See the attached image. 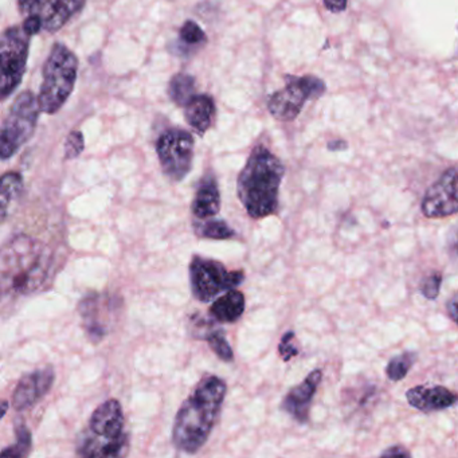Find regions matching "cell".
Listing matches in <instances>:
<instances>
[{
  "mask_svg": "<svg viewBox=\"0 0 458 458\" xmlns=\"http://www.w3.org/2000/svg\"><path fill=\"white\" fill-rule=\"evenodd\" d=\"M221 211V191L218 182L213 175L200 181L192 200L191 213L199 221L214 218Z\"/></svg>",
  "mask_w": 458,
  "mask_h": 458,
  "instance_id": "obj_16",
  "label": "cell"
},
{
  "mask_svg": "<svg viewBox=\"0 0 458 458\" xmlns=\"http://www.w3.org/2000/svg\"><path fill=\"white\" fill-rule=\"evenodd\" d=\"M179 37H181V41L187 45V47L202 45L206 42L205 31L200 29L198 23L192 22V21H187V22L183 23L181 31H179Z\"/></svg>",
  "mask_w": 458,
  "mask_h": 458,
  "instance_id": "obj_27",
  "label": "cell"
},
{
  "mask_svg": "<svg viewBox=\"0 0 458 458\" xmlns=\"http://www.w3.org/2000/svg\"><path fill=\"white\" fill-rule=\"evenodd\" d=\"M42 76L39 108L47 114H57L76 87L79 58L66 45L55 44L45 63Z\"/></svg>",
  "mask_w": 458,
  "mask_h": 458,
  "instance_id": "obj_5",
  "label": "cell"
},
{
  "mask_svg": "<svg viewBox=\"0 0 458 458\" xmlns=\"http://www.w3.org/2000/svg\"><path fill=\"white\" fill-rule=\"evenodd\" d=\"M420 211L428 219H442L458 213V167L445 171L423 195Z\"/></svg>",
  "mask_w": 458,
  "mask_h": 458,
  "instance_id": "obj_11",
  "label": "cell"
},
{
  "mask_svg": "<svg viewBox=\"0 0 458 458\" xmlns=\"http://www.w3.org/2000/svg\"><path fill=\"white\" fill-rule=\"evenodd\" d=\"M446 312L449 318L458 326V292L452 294L446 302Z\"/></svg>",
  "mask_w": 458,
  "mask_h": 458,
  "instance_id": "obj_32",
  "label": "cell"
},
{
  "mask_svg": "<svg viewBox=\"0 0 458 458\" xmlns=\"http://www.w3.org/2000/svg\"><path fill=\"white\" fill-rule=\"evenodd\" d=\"M323 2L326 9L334 13V14L345 12L348 6V0H323Z\"/></svg>",
  "mask_w": 458,
  "mask_h": 458,
  "instance_id": "obj_33",
  "label": "cell"
},
{
  "mask_svg": "<svg viewBox=\"0 0 458 458\" xmlns=\"http://www.w3.org/2000/svg\"><path fill=\"white\" fill-rule=\"evenodd\" d=\"M194 138L181 128L165 131L157 141V154L163 173L174 182L187 178L194 160Z\"/></svg>",
  "mask_w": 458,
  "mask_h": 458,
  "instance_id": "obj_10",
  "label": "cell"
},
{
  "mask_svg": "<svg viewBox=\"0 0 458 458\" xmlns=\"http://www.w3.org/2000/svg\"><path fill=\"white\" fill-rule=\"evenodd\" d=\"M206 342H208V347L211 348L214 353L218 356L221 360L230 361L234 360V353H233L232 345L227 342L226 335L222 329H216V331L210 332L206 336Z\"/></svg>",
  "mask_w": 458,
  "mask_h": 458,
  "instance_id": "obj_25",
  "label": "cell"
},
{
  "mask_svg": "<svg viewBox=\"0 0 458 458\" xmlns=\"http://www.w3.org/2000/svg\"><path fill=\"white\" fill-rule=\"evenodd\" d=\"M30 38L23 26H13L2 34L0 42V98L6 101L22 82L28 66Z\"/></svg>",
  "mask_w": 458,
  "mask_h": 458,
  "instance_id": "obj_9",
  "label": "cell"
},
{
  "mask_svg": "<svg viewBox=\"0 0 458 458\" xmlns=\"http://www.w3.org/2000/svg\"><path fill=\"white\" fill-rule=\"evenodd\" d=\"M184 116L195 132L203 135L210 130L216 116V103L208 95H195L184 106Z\"/></svg>",
  "mask_w": 458,
  "mask_h": 458,
  "instance_id": "obj_18",
  "label": "cell"
},
{
  "mask_svg": "<svg viewBox=\"0 0 458 458\" xmlns=\"http://www.w3.org/2000/svg\"><path fill=\"white\" fill-rule=\"evenodd\" d=\"M226 393V382L216 375H205L198 382L174 420L171 437L179 452L195 454L208 444Z\"/></svg>",
  "mask_w": 458,
  "mask_h": 458,
  "instance_id": "obj_1",
  "label": "cell"
},
{
  "mask_svg": "<svg viewBox=\"0 0 458 458\" xmlns=\"http://www.w3.org/2000/svg\"><path fill=\"white\" fill-rule=\"evenodd\" d=\"M189 276L192 296L200 302L216 300L219 294L237 288L245 281L243 270L230 272L222 262L202 256L192 257Z\"/></svg>",
  "mask_w": 458,
  "mask_h": 458,
  "instance_id": "obj_7",
  "label": "cell"
},
{
  "mask_svg": "<svg viewBox=\"0 0 458 458\" xmlns=\"http://www.w3.org/2000/svg\"><path fill=\"white\" fill-rule=\"evenodd\" d=\"M245 296L237 289H230L216 297L210 307V316L218 323H235L245 312Z\"/></svg>",
  "mask_w": 458,
  "mask_h": 458,
  "instance_id": "obj_19",
  "label": "cell"
},
{
  "mask_svg": "<svg viewBox=\"0 0 458 458\" xmlns=\"http://www.w3.org/2000/svg\"><path fill=\"white\" fill-rule=\"evenodd\" d=\"M327 148L332 152L345 151L348 148V143L345 140H342V139H337V140L328 141Z\"/></svg>",
  "mask_w": 458,
  "mask_h": 458,
  "instance_id": "obj_36",
  "label": "cell"
},
{
  "mask_svg": "<svg viewBox=\"0 0 458 458\" xmlns=\"http://www.w3.org/2000/svg\"><path fill=\"white\" fill-rule=\"evenodd\" d=\"M87 0H47L41 12L44 30L57 33L84 9Z\"/></svg>",
  "mask_w": 458,
  "mask_h": 458,
  "instance_id": "obj_17",
  "label": "cell"
},
{
  "mask_svg": "<svg viewBox=\"0 0 458 458\" xmlns=\"http://www.w3.org/2000/svg\"><path fill=\"white\" fill-rule=\"evenodd\" d=\"M442 273L438 270H433V272L428 273L423 276L422 280L420 281V292L425 299L436 300L439 296L442 285Z\"/></svg>",
  "mask_w": 458,
  "mask_h": 458,
  "instance_id": "obj_26",
  "label": "cell"
},
{
  "mask_svg": "<svg viewBox=\"0 0 458 458\" xmlns=\"http://www.w3.org/2000/svg\"><path fill=\"white\" fill-rule=\"evenodd\" d=\"M23 29L29 36H37L39 31L44 29V23H42V17L38 14L29 15L23 23Z\"/></svg>",
  "mask_w": 458,
  "mask_h": 458,
  "instance_id": "obj_31",
  "label": "cell"
},
{
  "mask_svg": "<svg viewBox=\"0 0 458 458\" xmlns=\"http://www.w3.org/2000/svg\"><path fill=\"white\" fill-rule=\"evenodd\" d=\"M323 380V371L320 369H313L300 385L294 386L283 399L281 409L288 412L296 422L307 423L310 420V406L313 398L318 393V386Z\"/></svg>",
  "mask_w": 458,
  "mask_h": 458,
  "instance_id": "obj_14",
  "label": "cell"
},
{
  "mask_svg": "<svg viewBox=\"0 0 458 458\" xmlns=\"http://www.w3.org/2000/svg\"><path fill=\"white\" fill-rule=\"evenodd\" d=\"M380 455L382 457H390V455H399V457H410L411 455V453L409 452V450L404 449L403 446H391L388 447L387 450H385V452L380 453Z\"/></svg>",
  "mask_w": 458,
  "mask_h": 458,
  "instance_id": "obj_34",
  "label": "cell"
},
{
  "mask_svg": "<svg viewBox=\"0 0 458 458\" xmlns=\"http://www.w3.org/2000/svg\"><path fill=\"white\" fill-rule=\"evenodd\" d=\"M406 399L410 406L425 414H431L455 406L458 403V394L453 393L444 386L426 387L420 385L407 391Z\"/></svg>",
  "mask_w": 458,
  "mask_h": 458,
  "instance_id": "obj_15",
  "label": "cell"
},
{
  "mask_svg": "<svg viewBox=\"0 0 458 458\" xmlns=\"http://www.w3.org/2000/svg\"><path fill=\"white\" fill-rule=\"evenodd\" d=\"M53 251L29 234L14 235L2 248L0 286L4 296L26 297L37 293L49 280Z\"/></svg>",
  "mask_w": 458,
  "mask_h": 458,
  "instance_id": "obj_2",
  "label": "cell"
},
{
  "mask_svg": "<svg viewBox=\"0 0 458 458\" xmlns=\"http://www.w3.org/2000/svg\"><path fill=\"white\" fill-rule=\"evenodd\" d=\"M447 243H449L450 251H453L455 256H458V226H455L454 229L450 232Z\"/></svg>",
  "mask_w": 458,
  "mask_h": 458,
  "instance_id": "obj_35",
  "label": "cell"
},
{
  "mask_svg": "<svg viewBox=\"0 0 458 458\" xmlns=\"http://www.w3.org/2000/svg\"><path fill=\"white\" fill-rule=\"evenodd\" d=\"M285 175L283 162L264 146L251 151L237 181V192L249 216L264 219L278 210V195Z\"/></svg>",
  "mask_w": 458,
  "mask_h": 458,
  "instance_id": "obj_3",
  "label": "cell"
},
{
  "mask_svg": "<svg viewBox=\"0 0 458 458\" xmlns=\"http://www.w3.org/2000/svg\"><path fill=\"white\" fill-rule=\"evenodd\" d=\"M418 355L415 352H403L399 355L394 356L388 361L386 367V375L391 382H401L402 379L407 377L411 367L417 361Z\"/></svg>",
  "mask_w": 458,
  "mask_h": 458,
  "instance_id": "obj_24",
  "label": "cell"
},
{
  "mask_svg": "<svg viewBox=\"0 0 458 458\" xmlns=\"http://www.w3.org/2000/svg\"><path fill=\"white\" fill-rule=\"evenodd\" d=\"M55 372L52 367H42L21 377L13 393L12 404L15 411H26L38 404L55 385Z\"/></svg>",
  "mask_w": 458,
  "mask_h": 458,
  "instance_id": "obj_13",
  "label": "cell"
},
{
  "mask_svg": "<svg viewBox=\"0 0 458 458\" xmlns=\"http://www.w3.org/2000/svg\"><path fill=\"white\" fill-rule=\"evenodd\" d=\"M326 92V82L318 77L285 76V87L270 96L267 109L278 122H293L307 101L318 100Z\"/></svg>",
  "mask_w": 458,
  "mask_h": 458,
  "instance_id": "obj_8",
  "label": "cell"
},
{
  "mask_svg": "<svg viewBox=\"0 0 458 458\" xmlns=\"http://www.w3.org/2000/svg\"><path fill=\"white\" fill-rule=\"evenodd\" d=\"M171 100L179 106H186L195 96V79L191 74L179 73L171 80L168 87Z\"/></svg>",
  "mask_w": 458,
  "mask_h": 458,
  "instance_id": "obj_21",
  "label": "cell"
},
{
  "mask_svg": "<svg viewBox=\"0 0 458 458\" xmlns=\"http://www.w3.org/2000/svg\"><path fill=\"white\" fill-rule=\"evenodd\" d=\"M117 310V301L108 294H89L80 301L79 313L85 332L92 342L100 343L106 339L114 318V312Z\"/></svg>",
  "mask_w": 458,
  "mask_h": 458,
  "instance_id": "obj_12",
  "label": "cell"
},
{
  "mask_svg": "<svg viewBox=\"0 0 458 458\" xmlns=\"http://www.w3.org/2000/svg\"><path fill=\"white\" fill-rule=\"evenodd\" d=\"M41 112L38 98H36L30 90L18 95L2 124V136H0L2 160L12 159L33 138Z\"/></svg>",
  "mask_w": 458,
  "mask_h": 458,
  "instance_id": "obj_6",
  "label": "cell"
},
{
  "mask_svg": "<svg viewBox=\"0 0 458 458\" xmlns=\"http://www.w3.org/2000/svg\"><path fill=\"white\" fill-rule=\"evenodd\" d=\"M47 0H18V9L22 15H33L42 12Z\"/></svg>",
  "mask_w": 458,
  "mask_h": 458,
  "instance_id": "obj_30",
  "label": "cell"
},
{
  "mask_svg": "<svg viewBox=\"0 0 458 458\" xmlns=\"http://www.w3.org/2000/svg\"><path fill=\"white\" fill-rule=\"evenodd\" d=\"M125 417L117 399L103 402L90 415L88 428L80 436L77 454L82 457H120L124 454L128 436Z\"/></svg>",
  "mask_w": 458,
  "mask_h": 458,
  "instance_id": "obj_4",
  "label": "cell"
},
{
  "mask_svg": "<svg viewBox=\"0 0 458 458\" xmlns=\"http://www.w3.org/2000/svg\"><path fill=\"white\" fill-rule=\"evenodd\" d=\"M31 447H33V436L29 430L25 422H18L15 425V444L4 447L2 450L4 457L23 458L30 454Z\"/></svg>",
  "mask_w": 458,
  "mask_h": 458,
  "instance_id": "obj_22",
  "label": "cell"
},
{
  "mask_svg": "<svg viewBox=\"0 0 458 458\" xmlns=\"http://www.w3.org/2000/svg\"><path fill=\"white\" fill-rule=\"evenodd\" d=\"M23 190V178L20 173H6L0 184V219L6 222L13 205L20 199Z\"/></svg>",
  "mask_w": 458,
  "mask_h": 458,
  "instance_id": "obj_20",
  "label": "cell"
},
{
  "mask_svg": "<svg viewBox=\"0 0 458 458\" xmlns=\"http://www.w3.org/2000/svg\"><path fill=\"white\" fill-rule=\"evenodd\" d=\"M85 148L84 136L80 131H72L65 141V159L73 160L82 154Z\"/></svg>",
  "mask_w": 458,
  "mask_h": 458,
  "instance_id": "obj_29",
  "label": "cell"
},
{
  "mask_svg": "<svg viewBox=\"0 0 458 458\" xmlns=\"http://www.w3.org/2000/svg\"><path fill=\"white\" fill-rule=\"evenodd\" d=\"M300 353L299 343H297L296 334L293 331H288L281 337L278 344V355L284 361H289L296 358Z\"/></svg>",
  "mask_w": 458,
  "mask_h": 458,
  "instance_id": "obj_28",
  "label": "cell"
},
{
  "mask_svg": "<svg viewBox=\"0 0 458 458\" xmlns=\"http://www.w3.org/2000/svg\"><path fill=\"white\" fill-rule=\"evenodd\" d=\"M195 232L199 237L206 240L226 241L235 237V230L222 219H208L203 224L195 227Z\"/></svg>",
  "mask_w": 458,
  "mask_h": 458,
  "instance_id": "obj_23",
  "label": "cell"
},
{
  "mask_svg": "<svg viewBox=\"0 0 458 458\" xmlns=\"http://www.w3.org/2000/svg\"><path fill=\"white\" fill-rule=\"evenodd\" d=\"M9 402L4 401V403H2V418H4V415H6L7 409H9Z\"/></svg>",
  "mask_w": 458,
  "mask_h": 458,
  "instance_id": "obj_37",
  "label": "cell"
}]
</instances>
